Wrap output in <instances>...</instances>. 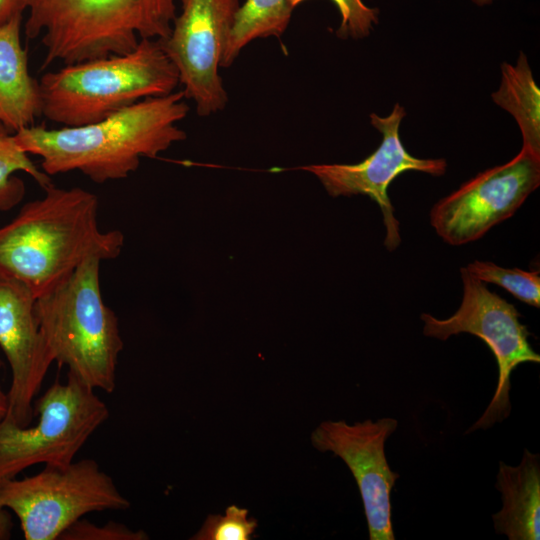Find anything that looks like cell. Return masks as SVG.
<instances>
[{
    "instance_id": "cell-1",
    "label": "cell",
    "mask_w": 540,
    "mask_h": 540,
    "mask_svg": "<svg viewBox=\"0 0 540 540\" xmlns=\"http://www.w3.org/2000/svg\"><path fill=\"white\" fill-rule=\"evenodd\" d=\"M183 91L149 97L101 121L76 127L48 129L32 125L13 133L21 150L41 158L49 176L79 171L102 184L127 178L142 157L157 158L186 139L178 127L189 106Z\"/></svg>"
},
{
    "instance_id": "cell-2",
    "label": "cell",
    "mask_w": 540,
    "mask_h": 540,
    "mask_svg": "<svg viewBox=\"0 0 540 540\" xmlns=\"http://www.w3.org/2000/svg\"><path fill=\"white\" fill-rule=\"evenodd\" d=\"M0 228V273L23 283L38 298L64 282L87 258H117L119 230L98 226V198L80 187L44 189Z\"/></svg>"
},
{
    "instance_id": "cell-3",
    "label": "cell",
    "mask_w": 540,
    "mask_h": 540,
    "mask_svg": "<svg viewBox=\"0 0 540 540\" xmlns=\"http://www.w3.org/2000/svg\"><path fill=\"white\" fill-rule=\"evenodd\" d=\"M180 0H19L25 34L41 36V69L133 51L143 39L169 36Z\"/></svg>"
},
{
    "instance_id": "cell-4",
    "label": "cell",
    "mask_w": 540,
    "mask_h": 540,
    "mask_svg": "<svg viewBox=\"0 0 540 540\" xmlns=\"http://www.w3.org/2000/svg\"><path fill=\"white\" fill-rule=\"evenodd\" d=\"M179 85L160 41L143 39L126 54L68 64L39 81L42 115L62 127L92 124Z\"/></svg>"
},
{
    "instance_id": "cell-5",
    "label": "cell",
    "mask_w": 540,
    "mask_h": 540,
    "mask_svg": "<svg viewBox=\"0 0 540 540\" xmlns=\"http://www.w3.org/2000/svg\"><path fill=\"white\" fill-rule=\"evenodd\" d=\"M101 262L87 258L64 282L36 298L35 313L54 361L94 390L112 393L124 343L118 318L102 296Z\"/></svg>"
},
{
    "instance_id": "cell-6",
    "label": "cell",
    "mask_w": 540,
    "mask_h": 540,
    "mask_svg": "<svg viewBox=\"0 0 540 540\" xmlns=\"http://www.w3.org/2000/svg\"><path fill=\"white\" fill-rule=\"evenodd\" d=\"M38 422L19 426L5 416L0 422V481L36 465L67 466L109 418L107 405L94 389L71 374L55 382L33 404Z\"/></svg>"
},
{
    "instance_id": "cell-7",
    "label": "cell",
    "mask_w": 540,
    "mask_h": 540,
    "mask_svg": "<svg viewBox=\"0 0 540 540\" xmlns=\"http://www.w3.org/2000/svg\"><path fill=\"white\" fill-rule=\"evenodd\" d=\"M129 506L93 459L45 465L35 475L0 481V507L17 516L26 540H56L85 514Z\"/></svg>"
},
{
    "instance_id": "cell-8",
    "label": "cell",
    "mask_w": 540,
    "mask_h": 540,
    "mask_svg": "<svg viewBox=\"0 0 540 540\" xmlns=\"http://www.w3.org/2000/svg\"><path fill=\"white\" fill-rule=\"evenodd\" d=\"M463 297L458 310L446 319L423 313V334L447 340L453 335L468 333L480 338L491 350L498 367L493 397L483 414L466 431L488 429L505 420L511 412L510 377L523 363H539L540 355L529 343L530 332L519 320L515 306L491 292L484 282L461 268Z\"/></svg>"
},
{
    "instance_id": "cell-9",
    "label": "cell",
    "mask_w": 540,
    "mask_h": 540,
    "mask_svg": "<svg viewBox=\"0 0 540 540\" xmlns=\"http://www.w3.org/2000/svg\"><path fill=\"white\" fill-rule=\"evenodd\" d=\"M170 34L159 40L175 66L186 99L198 116L207 117L226 107L227 92L219 75L239 0H180Z\"/></svg>"
},
{
    "instance_id": "cell-10",
    "label": "cell",
    "mask_w": 540,
    "mask_h": 540,
    "mask_svg": "<svg viewBox=\"0 0 540 540\" xmlns=\"http://www.w3.org/2000/svg\"><path fill=\"white\" fill-rule=\"evenodd\" d=\"M540 184V155L522 147L505 164L477 174L439 200L430 222L448 244L459 246L481 238L511 217Z\"/></svg>"
},
{
    "instance_id": "cell-11",
    "label": "cell",
    "mask_w": 540,
    "mask_h": 540,
    "mask_svg": "<svg viewBox=\"0 0 540 540\" xmlns=\"http://www.w3.org/2000/svg\"><path fill=\"white\" fill-rule=\"evenodd\" d=\"M392 417L348 424L324 421L311 434L313 446L341 458L351 471L363 502L370 540H394L391 492L400 477L385 455V443L396 431Z\"/></svg>"
},
{
    "instance_id": "cell-12",
    "label": "cell",
    "mask_w": 540,
    "mask_h": 540,
    "mask_svg": "<svg viewBox=\"0 0 540 540\" xmlns=\"http://www.w3.org/2000/svg\"><path fill=\"white\" fill-rule=\"evenodd\" d=\"M406 115L404 107L396 103L392 112L381 117L372 113L370 121L382 134L380 146L363 161L356 164H319L302 167L314 174L332 197L367 195L380 207L386 228L384 245L395 250L400 242L399 222L389 200V184L401 173L409 170L441 176L446 172L445 159H421L409 154L399 137V127Z\"/></svg>"
},
{
    "instance_id": "cell-13",
    "label": "cell",
    "mask_w": 540,
    "mask_h": 540,
    "mask_svg": "<svg viewBox=\"0 0 540 540\" xmlns=\"http://www.w3.org/2000/svg\"><path fill=\"white\" fill-rule=\"evenodd\" d=\"M36 297L20 281L0 273V347L11 369L6 416L28 426L33 403L54 359L35 313Z\"/></svg>"
},
{
    "instance_id": "cell-14",
    "label": "cell",
    "mask_w": 540,
    "mask_h": 540,
    "mask_svg": "<svg viewBox=\"0 0 540 540\" xmlns=\"http://www.w3.org/2000/svg\"><path fill=\"white\" fill-rule=\"evenodd\" d=\"M22 14L0 25V123L11 133L34 125L42 115L39 82L29 73L20 40Z\"/></svg>"
},
{
    "instance_id": "cell-15",
    "label": "cell",
    "mask_w": 540,
    "mask_h": 540,
    "mask_svg": "<svg viewBox=\"0 0 540 540\" xmlns=\"http://www.w3.org/2000/svg\"><path fill=\"white\" fill-rule=\"evenodd\" d=\"M495 488L502 499V508L492 515L495 532L509 540H539V454L525 448L518 465L499 462Z\"/></svg>"
},
{
    "instance_id": "cell-16",
    "label": "cell",
    "mask_w": 540,
    "mask_h": 540,
    "mask_svg": "<svg viewBox=\"0 0 540 540\" xmlns=\"http://www.w3.org/2000/svg\"><path fill=\"white\" fill-rule=\"evenodd\" d=\"M501 74L500 86L492 99L516 120L522 147L540 155V90L524 52H519L515 65L502 63Z\"/></svg>"
},
{
    "instance_id": "cell-17",
    "label": "cell",
    "mask_w": 540,
    "mask_h": 540,
    "mask_svg": "<svg viewBox=\"0 0 540 540\" xmlns=\"http://www.w3.org/2000/svg\"><path fill=\"white\" fill-rule=\"evenodd\" d=\"M293 10L291 0H247L241 4L221 68L231 66L241 50L251 41L280 37L289 25Z\"/></svg>"
},
{
    "instance_id": "cell-18",
    "label": "cell",
    "mask_w": 540,
    "mask_h": 540,
    "mask_svg": "<svg viewBox=\"0 0 540 540\" xmlns=\"http://www.w3.org/2000/svg\"><path fill=\"white\" fill-rule=\"evenodd\" d=\"M25 172L43 189L52 185L51 178L17 145L13 133L0 123V210L7 211L20 203L25 194L23 181L15 176Z\"/></svg>"
},
{
    "instance_id": "cell-19",
    "label": "cell",
    "mask_w": 540,
    "mask_h": 540,
    "mask_svg": "<svg viewBox=\"0 0 540 540\" xmlns=\"http://www.w3.org/2000/svg\"><path fill=\"white\" fill-rule=\"evenodd\" d=\"M467 271L484 283H493L530 306L540 307V272L518 268H503L492 262L474 261Z\"/></svg>"
},
{
    "instance_id": "cell-20",
    "label": "cell",
    "mask_w": 540,
    "mask_h": 540,
    "mask_svg": "<svg viewBox=\"0 0 540 540\" xmlns=\"http://www.w3.org/2000/svg\"><path fill=\"white\" fill-rule=\"evenodd\" d=\"M257 521L248 517V510L228 506L224 515H209L193 540H250Z\"/></svg>"
},
{
    "instance_id": "cell-21",
    "label": "cell",
    "mask_w": 540,
    "mask_h": 540,
    "mask_svg": "<svg viewBox=\"0 0 540 540\" xmlns=\"http://www.w3.org/2000/svg\"><path fill=\"white\" fill-rule=\"evenodd\" d=\"M341 15L337 35L361 39L369 36L378 23V9L366 6L362 0H332Z\"/></svg>"
},
{
    "instance_id": "cell-22",
    "label": "cell",
    "mask_w": 540,
    "mask_h": 540,
    "mask_svg": "<svg viewBox=\"0 0 540 540\" xmlns=\"http://www.w3.org/2000/svg\"><path fill=\"white\" fill-rule=\"evenodd\" d=\"M142 530H132L128 526L109 521L98 526L82 518L73 523L59 537V540H145Z\"/></svg>"
},
{
    "instance_id": "cell-23",
    "label": "cell",
    "mask_w": 540,
    "mask_h": 540,
    "mask_svg": "<svg viewBox=\"0 0 540 540\" xmlns=\"http://www.w3.org/2000/svg\"><path fill=\"white\" fill-rule=\"evenodd\" d=\"M18 12L23 13L19 0H0V25L7 22Z\"/></svg>"
},
{
    "instance_id": "cell-24",
    "label": "cell",
    "mask_w": 540,
    "mask_h": 540,
    "mask_svg": "<svg viewBox=\"0 0 540 540\" xmlns=\"http://www.w3.org/2000/svg\"><path fill=\"white\" fill-rule=\"evenodd\" d=\"M14 524L8 510L0 507V540L11 538Z\"/></svg>"
},
{
    "instance_id": "cell-25",
    "label": "cell",
    "mask_w": 540,
    "mask_h": 540,
    "mask_svg": "<svg viewBox=\"0 0 540 540\" xmlns=\"http://www.w3.org/2000/svg\"><path fill=\"white\" fill-rule=\"evenodd\" d=\"M2 361L0 360V368ZM8 411V396L3 392L0 387V422L4 419Z\"/></svg>"
},
{
    "instance_id": "cell-26",
    "label": "cell",
    "mask_w": 540,
    "mask_h": 540,
    "mask_svg": "<svg viewBox=\"0 0 540 540\" xmlns=\"http://www.w3.org/2000/svg\"><path fill=\"white\" fill-rule=\"evenodd\" d=\"M471 1L478 6H484L487 4H491L495 0H471Z\"/></svg>"
}]
</instances>
